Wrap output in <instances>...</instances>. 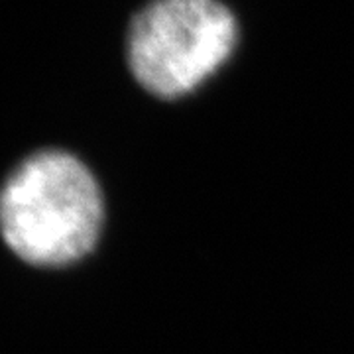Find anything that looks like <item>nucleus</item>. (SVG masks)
<instances>
[{"label": "nucleus", "mask_w": 354, "mask_h": 354, "mask_svg": "<svg viewBox=\"0 0 354 354\" xmlns=\"http://www.w3.org/2000/svg\"><path fill=\"white\" fill-rule=\"evenodd\" d=\"M239 46V18L223 0H146L128 20L122 51L132 83L176 104L209 87Z\"/></svg>", "instance_id": "obj_2"}, {"label": "nucleus", "mask_w": 354, "mask_h": 354, "mask_svg": "<svg viewBox=\"0 0 354 354\" xmlns=\"http://www.w3.org/2000/svg\"><path fill=\"white\" fill-rule=\"evenodd\" d=\"M104 225V189L75 153H32L0 189V234L28 264L65 268L85 260L101 244Z\"/></svg>", "instance_id": "obj_1"}]
</instances>
